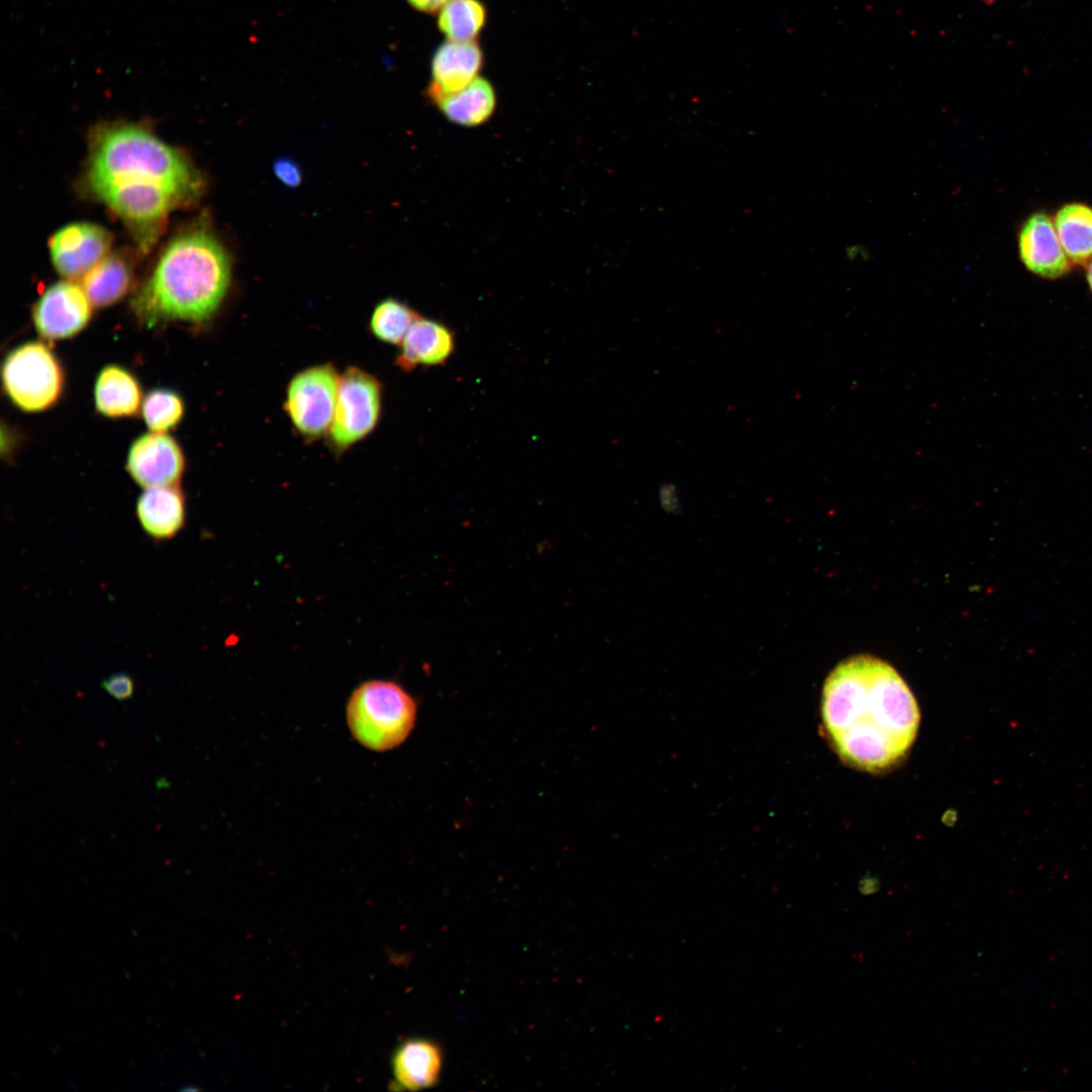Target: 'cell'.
I'll return each mask as SVG.
<instances>
[{"mask_svg": "<svg viewBox=\"0 0 1092 1092\" xmlns=\"http://www.w3.org/2000/svg\"><path fill=\"white\" fill-rule=\"evenodd\" d=\"M87 181L144 250L152 246L169 212L194 202L203 188L200 173L183 154L129 123L104 124L95 130Z\"/></svg>", "mask_w": 1092, "mask_h": 1092, "instance_id": "1", "label": "cell"}, {"mask_svg": "<svg viewBox=\"0 0 1092 1092\" xmlns=\"http://www.w3.org/2000/svg\"><path fill=\"white\" fill-rule=\"evenodd\" d=\"M825 733L842 760L866 771L896 765L919 727L917 702L896 669L857 655L827 676L821 701Z\"/></svg>", "mask_w": 1092, "mask_h": 1092, "instance_id": "2", "label": "cell"}, {"mask_svg": "<svg viewBox=\"0 0 1092 1092\" xmlns=\"http://www.w3.org/2000/svg\"><path fill=\"white\" fill-rule=\"evenodd\" d=\"M231 284V260L205 229H193L165 248L131 299V310L148 328L167 322L203 325L221 306Z\"/></svg>", "mask_w": 1092, "mask_h": 1092, "instance_id": "3", "label": "cell"}, {"mask_svg": "<svg viewBox=\"0 0 1092 1092\" xmlns=\"http://www.w3.org/2000/svg\"><path fill=\"white\" fill-rule=\"evenodd\" d=\"M415 699L393 680L372 679L358 686L347 704V723L356 740L375 751L401 744L417 718Z\"/></svg>", "mask_w": 1092, "mask_h": 1092, "instance_id": "4", "label": "cell"}, {"mask_svg": "<svg viewBox=\"0 0 1092 1092\" xmlns=\"http://www.w3.org/2000/svg\"><path fill=\"white\" fill-rule=\"evenodd\" d=\"M2 388L10 402L24 413H41L62 398L66 375L49 345L28 341L11 349L2 362Z\"/></svg>", "mask_w": 1092, "mask_h": 1092, "instance_id": "5", "label": "cell"}, {"mask_svg": "<svg viewBox=\"0 0 1092 1092\" xmlns=\"http://www.w3.org/2000/svg\"><path fill=\"white\" fill-rule=\"evenodd\" d=\"M382 407V385L368 371L349 366L340 374L334 420L327 435L334 454L340 456L369 436L376 428Z\"/></svg>", "mask_w": 1092, "mask_h": 1092, "instance_id": "6", "label": "cell"}, {"mask_svg": "<svg viewBox=\"0 0 1092 1092\" xmlns=\"http://www.w3.org/2000/svg\"><path fill=\"white\" fill-rule=\"evenodd\" d=\"M340 374L331 363L306 367L292 376L283 408L305 442L327 436L335 415Z\"/></svg>", "mask_w": 1092, "mask_h": 1092, "instance_id": "7", "label": "cell"}, {"mask_svg": "<svg viewBox=\"0 0 1092 1092\" xmlns=\"http://www.w3.org/2000/svg\"><path fill=\"white\" fill-rule=\"evenodd\" d=\"M93 304L81 285L64 280L50 285L32 307V322L46 341L71 339L90 323Z\"/></svg>", "mask_w": 1092, "mask_h": 1092, "instance_id": "8", "label": "cell"}, {"mask_svg": "<svg viewBox=\"0 0 1092 1092\" xmlns=\"http://www.w3.org/2000/svg\"><path fill=\"white\" fill-rule=\"evenodd\" d=\"M186 459L179 443L167 433L150 432L130 445L125 469L145 488L179 485Z\"/></svg>", "mask_w": 1092, "mask_h": 1092, "instance_id": "9", "label": "cell"}, {"mask_svg": "<svg viewBox=\"0 0 1092 1092\" xmlns=\"http://www.w3.org/2000/svg\"><path fill=\"white\" fill-rule=\"evenodd\" d=\"M111 236L91 222H73L59 229L50 239L52 263L63 277L83 278L107 254Z\"/></svg>", "mask_w": 1092, "mask_h": 1092, "instance_id": "10", "label": "cell"}, {"mask_svg": "<svg viewBox=\"0 0 1092 1092\" xmlns=\"http://www.w3.org/2000/svg\"><path fill=\"white\" fill-rule=\"evenodd\" d=\"M1019 258L1034 275L1057 279L1066 275L1072 266L1067 257L1053 219L1043 211L1031 213L1018 233Z\"/></svg>", "mask_w": 1092, "mask_h": 1092, "instance_id": "11", "label": "cell"}, {"mask_svg": "<svg viewBox=\"0 0 1092 1092\" xmlns=\"http://www.w3.org/2000/svg\"><path fill=\"white\" fill-rule=\"evenodd\" d=\"M483 53L474 41L446 40L435 51L431 62L429 98L458 91L478 77Z\"/></svg>", "mask_w": 1092, "mask_h": 1092, "instance_id": "12", "label": "cell"}, {"mask_svg": "<svg viewBox=\"0 0 1092 1092\" xmlns=\"http://www.w3.org/2000/svg\"><path fill=\"white\" fill-rule=\"evenodd\" d=\"M135 516L154 541L176 537L186 524V500L179 485L145 488L136 499Z\"/></svg>", "mask_w": 1092, "mask_h": 1092, "instance_id": "13", "label": "cell"}, {"mask_svg": "<svg viewBox=\"0 0 1092 1092\" xmlns=\"http://www.w3.org/2000/svg\"><path fill=\"white\" fill-rule=\"evenodd\" d=\"M400 345L395 364L410 372L418 366L444 364L453 353L454 337L443 324L420 316Z\"/></svg>", "mask_w": 1092, "mask_h": 1092, "instance_id": "14", "label": "cell"}, {"mask_svg": "<svg viewBox=\"0 0 1092 1092\" xmlns=\"http://www.w3.org/2000/svg\"><path fill=\"white\" fill-rule=\"evenodd\" d=\"M96 411L108 419L134 417L142 408L143 390L135 375L123 366L108 364L97 374L93 387Z\"/></svg>", "mask_w": 1092, "mask_h": 1092, "instance_id": "15", "label": "cell"}, {"mask_svg": "<svg viewBox=\"0 0 1092 1092\" xmlns=\"http://www.w3.org/2000/svg\"><path fill=\"white\" fill-rule=\"evenodd\" d=\"M443 1055L440 1046L427 1038H410L401 1042L391 1059L394 1082L406 1090H419L435 1085L440 1077Z\"/></svg>", "mask_w": 1092, "mask_h": 1092, "instance_id": "16", "label": "cell"}, {"mask_svg": "<svg viewBox=\"0 0 1092 1092\" xmlns=\"http://www.w3.org/2000/svg\"><path fill=\"white\" fill-rule=\"evenodd\" d=\"M443 115L451 122L472 127L486 122L496 106L492 84L483 77L475 78L464 88L431 98Z\"/></svg>", "mask_w": 1092, "mask_h": 1092, "instance_id": "17", "label": "cell"}, {"mask_svg": "<svg viewBox=\"0 0 1092 1092\" xmlns=\"http://www.w3.org/2000/svg\"><path fill=\"white\" fill-rule=\"evenodd\" d=\"M132 276L131 266L124 256L107 254L82 278V287L93 306L107 307L127 294Z\"/></svg>", "mask_w": 1092, "mask_h": 1092, "instance_id": "18", "label": "cell"}, {"mask_svg": "<svg viewBox=\"0 0 1092 1092\" xmlns=\"http://www.w3.org/2000/svg\"><path fill=\"white\" fill-rule=\"evenodd\" d=\"M1053 221L1071 263L1086 265L1092 258V206L1066 203L1058 209Z\"/></svg>", "mask_w": 1092, "mask_h": 1092, "instance_id": "19", "label": "cell"}, {"mask_svg": "<svg viewBox=\"0 0 1092 1092\" xmlns=\"http://www.w3.org/2000/svg\"><path fill=\"white\" fill-rule=\"evenodd\" d=\"M486 22L480 0H451L438 12V28L447 40L474 41Z\"/></svg>", "mask_w": 1092, "mask_h": 1092, "instance_id": "20", "label": "cell"}, {"mask_svg": "<svg viewBox=\"0 0 1092 1092\" xmlns=\"http://www.w3.org/2000/svg\"><path fill=\"white\" fill-rule=\"evenodd\" d=\"M420 314L404 302L395 298H385L374 307L369 328L372 335L380 342L400 345Z\"/></svg>", "mask_w": 1092, "mask_h": 1092, "instance_id": "21", "label": "cell"}, {"mask_svg": "<svg viewBox=\"0 0 1092 1092\" xmlns=\"http://www.w3.org/2000/svg\"><path fill=\"white\" fill-rule=\"evenodd\" d=\"M141 413L150 432L167 433L182 421L185 402L173 389L155 388L145 395Z\"/></svg>", "mask_w": 1092, "mask_h": 1092, "instance_id": "22", "label": "cell"}, {"mask_svg": "<svg viewBox=\"0 0 1092 1092\" xmlns=\"http://www.w3.org/2000/svg\"><path fill=\"white\" fill-rule=\"evenodd\" d=\"M101 688L113 699L126 701L133 696L134 681L128 673L118 671L104 678L101 681Z\"/></svg>", "mask_w": 1092, "mask_h": 1092, "instance_id": "23", "label": "cell"}, {"mask_svg": "<svg viewBox=\"0 0 1092 1092\" xmlns=\"http://www.w3.org/2000/svg\"><path fill=\"white\" fill-rule=\"evenodd\" d=\"M275 177L285 186H298L302 179L299 165L290 158L281 157L273 164Z\"/></svg>", "mask_w": 1092, "mask_h": 1092, "instance_id": "24", "label": "cell"}, {"mask_svg": "<svg viewBox=\"0 0 1092 1092\" xmlns=\"http://www.w3.org/2000/svg\"><path fill=\"white\" fill-rule=\"evenodd\" d=\"M410 5L425 13H437L451 0H406Z\"/></svg>", "mask_w": 1092, "mask_h": 1092, "instance_id": "25", "label": "cell"}, {"mask_svg": "<svg viewBox=\"0 0 1092 1092\" xmlns=\"http://www.w3.org/2000/svg\"><path fill=\"white\" fill-rule=\"evenodd\" d=\"M1086 279H1087V283L1089 285V288H1090V290L1092 292V258L1086 264Z\"/></svg>", "mask_w": 1092, "mask_h": 1092, "instance_id": "26", "label": "cell"}]
</instances>
